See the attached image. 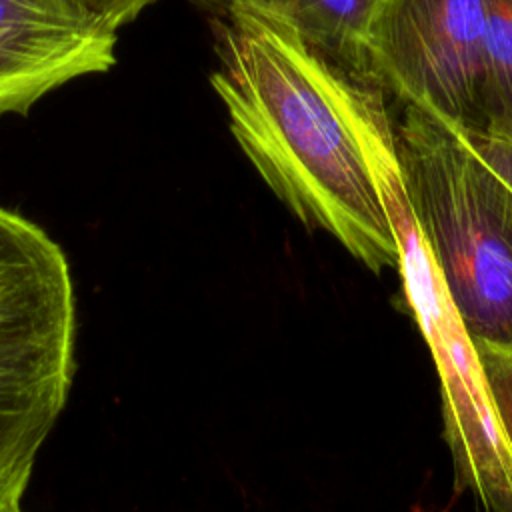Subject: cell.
<instances>
[{
  "instance_id": "obj_6",
  "label": "cell",
  "mask_w": 512,
  "mask_h": 512,
  "mask_svg": "<svg viewBox=\"0 0 512 512\" xmlns=\"http://www.w3.org/2000/svg\"><path fill=\"white\" fill-rule=\"evenodd\" d=\"M116 42L74 0H0V114H28L52 90L108 72Z\"/></svg>"
},
{
  "instance_id": "obj_9",
  "label": "cell",
  "mask_w": 512,
  "mask_h": 512,
  "mask_svg": "<svg viewBox=\"0 0 512 512\" xmlns=\"http://www.w3.org/2000/svg\"><path fill=\"white\" fill-rule=\"evenodd\" d=\"M476 348L488 380L498 424L512 456V350H498L480 344H476Z\"/></svg>"
},
{
  "instance_id": "obj_1",
  "label": "cell",
  "mask_w": 512,
  "mask_h": 512,
  "mask_svg": "<svg viewBox=\"0 0 512 512\" xmlns=\"http://www.w3.org/2000/svg\"><path fill=\"white\" fill-rule=\"evenodd\" d=\"M210 86L230 134L274 196L372 272L400 252L342 96V70L278 12L240 2L210 20Z\"/></svg>"
},
{
  "instance_id": "obj_10",
  "label": "cell",
  "mask_w": 512,
  "mask_h": 512,
  "mask_svg": "<svg viewBox=\"0 0 512 512\" xmlns=\"http://www.w3.org/2000/svg\"><path fill=\"white\" fill-rule=\"evenodd\" d=\"M76 6L96 24L118 32L134 22L156 0H74Z\"/></svg>"
},
{
  "instance_id": "obj_7",
  "label": "cell",
  "mask_w": 512,
  "mask_h": 512,
  "mask_svg": "<svg viewBox=\"0 0 512 512\" xmlns=\"http://www.w3.org/2000/svg\"><path fill=\"white\" fill-rule=\"evenodd\" d=\"M240 2H256L278 12L332 66L370 82L366 32L380 0H190L208 20Z\"/></svg>"
},
{
  "instance_id": "obj_2",
  "label": "cell",
  "mask_w": 512,
  "mask_h": 512,
  "mask_svg": "<svg viewBox=\"0 0 512 512\" xmlns=\"http://www.w3.org/2000/svg\"><path fill=\"white\" fill-rule=\"evenodd\" d=\"M342 96L398 242L396 270L406 304L436 366L454 484L470 492L484 512H512V456L498 424L476 342L414 220L386 94L378 84L342 74Z\"/></svg>"
},
{
  "instance_id": "obj_11",
  "label": "cell",
  "mask_w": 512,
  "mask_h": 512,
  "mask_svg": "<svg viewBox=\"0 0 512 512\" xmlns=\"http://www.w3.org/2000/svg\"><path fill=\"white\" fill-rule=\"evenodd\" d=\"M474 152L512 188V142L494 136H466Z\"/></svg>"
},
{
  "instance_id": "obj_4",
  "label": "cell",
  "mask_w": 512,
  "mask_h": 512,
  "mask_svg": "<svg viewBox=\"0 0 512 512\" xmlns=\"http://www.w3.org/2000/svg\"><path fill=\"white\" fill-rule=\"evenodd\" d=\"M70 262L38 224L0 206V512H22L32 470L72 390Z\"/></svg>"
},
{
  "instance_id": "obj_8",
  "label": "cell",
  "mask_w": 512,
  "mask_h": 512,
  "mask_svg": "<svg viewBox=\"0 0 512 512\" xmlns=\"http://www.w3.org/2000/svg\"><path fill=\"white\" fill-rule=\"evenodd\" d=\"M494 138L512 142V0H486Z\"/></svg>"
},
{
  "instance_id": "obj_3",
  "label": "cell",
  "mask_w": 512,
  "mask_h": 512,
  "mask_svg": "<svg viewBox=\"0 0 512 512\" xmlns=\"http://www.w3.org/2000/svg\"><path fill=\"white\" fill-rule=\"evenodd\" d=\"M400 104L394 140L420 234L472 340L512 350V188L458 130Z\"/></svg>"
},
{
  "instance_id": "obj_5",
  "label": "cell",
  "mask_w": 512,
  "mask_h": 512,
  "mask_svg": "<svg viewBox=\"0 0 512 512\" xmlns=\"http://www.w3.org/2000/svg\"><path fill=\"white\" fill-rule=\"evenodd\" d=\"M486 0H380L366 32L368 78L466 136H492Z\"/></svg>"
}]
</instances>
